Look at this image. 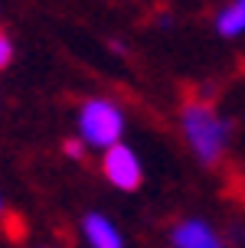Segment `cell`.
<instances>
[{
  "instance_id": "obj_7",
  "label": "cell",
  "mask_w": 245,
  "mask_h": 248,
  "mask_svg": "<svg viewBox=\"0 0 245 248\" xmlns=\"http://www.w3.org/2000/svg\"><path fill=\"white\" fill-rule=\"evenodd\" d=\"M62 150H65V157L79 160V157L85 154V144H82V140H75V137H69V140H62Z\"/></svg>"
},
{
  "instance_id": "obj_1",
  "label": "cell",
  "mask_w": 245,
  "mask_h": 248,
  "mask_svg": "<svg viewBox=\"0 0 245 248\" xmlns=\"http://www.w3.org/2000/svg\"><path fill=\"white\" fill-rule=\"evenodd\" d=\"M183 131L190 147L196 150V157L203 163L219 160V154L226 150V140H229V124L206 101H190L183 108Z\"/></svg>"
},
{
  "instance_id": "obj_3",
  "label": "cell",
  "mask_w": 245,
  "mask_h": 248,
  "mask_svg": "<svg viewBox=\"0 0 245 248\" xmlns=\"http://www.w3.org/2000/svg\"><path fill=\"white\" fill-rule=\"evenodd\" d=\"M105 176L118 189H137L141 186V160L131 147L124 144H114V147L105 150Z\"/></svg>"
},
{
  "instance_id": "obj_6",
  "label": "cell",
  "mask_w": 245,
  "mask_h": 248,
  "mask_svg": "<svg viewBox=\"0 0 245 248\" xmlns=\"http://www.w3.org/2000/svg\"><path fill=\"white\" fill-rule=\"evenodd\" d=\"M216 33L226 39L242 36L245 33V0H232L216 13Z\"/></svg>"
},
{
  "instance_id": "obj_4",
  "label": "cell",
  "mask_w": 245,
  "mask_h": 248,
  "mask_svg": "<svg viewBox=\"0 0 245 248\" xmlns=\"http://www.w3.org/2000/svg\"><path fill=\"white\" fill-rule=\"evenodd\" d=\"M173 245L177 248H222V238L216 229L203 219H186L173 229Z\"/></svg>"
},
{
  "instance_id": "obj_8",
  "label": "cell",
  "mask_w": 245,
  "mask_h": 248,
  "mask_svg": "<svg viewBox=\"0 0 245 248\" xmlns=\"http://www.w3.org/2000/svg\"><path fill=\"white\" fill-rule=\"evenodd\" d=\"M10 59H13V49H10V39L0 33V69H7L10 65Z\"/></svg>"
},
{
  "instance_id": "obj_9",
  "label": "cell",
  "mask_w": 245,
  "mask_h": 248,
  "mask_svg": "<svg viewBox=\"0 0 245 248\" xmlns=\"http://www.w3.org/2000/svg\"><path fill=\"white\" fill-rule=\"evenodd\" d=\"M0 209H3V199H0Z\"/></svg>"
},
{
  "instance_id": "obj_5",
  "label": "cell",
  "mask_w": 245,
  "mask_h": 248,
  "mask_svg": "<svg viewBox=\"0 0 245 248\" xmlns=\"http://www.w3.org/2000/svg\"><path fill=\"white\" fill-rule=\"evenodd\" d=\"M82 232H85L88 248H124L121 232H118L114 222H111L108 216H101V212H88L85 219H82Z\"/></svg>"
},
{
  "instance_id": "obj_2",
  "label": "cell",
  "mask_w": 245,
  "mask_h": 248,
  "mask_svg": "<svg viewBox=\"0 0 245 248\" xmlns=\"http://www.w3.org/2000/svg\"><path fill=\"white\" fill-rule=\"evenodd\" d=\"M79 131H82V144L108 150V147H114V144H121L124 114L114 101L92 98V101H85L82 111H79Z\"/></svg>"
}]
</instances>
